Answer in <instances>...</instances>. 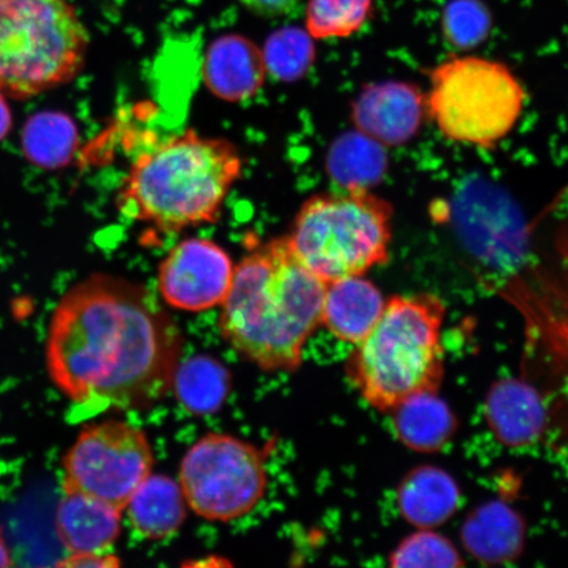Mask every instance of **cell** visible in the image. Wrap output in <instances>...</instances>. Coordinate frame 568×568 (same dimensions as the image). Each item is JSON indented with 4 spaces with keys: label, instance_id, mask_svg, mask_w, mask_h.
<instances>
[{
    "label": "cell",
    "instance_id": "24",
    "mask_svg": "<svg viewBox=\"0 0 568 568\" xmlns=\"http://www.w3.org/2000/svg\"><path fill=\"white\" fill-rule=\"evenodd\" d=\"M314 38L301 28H282L266 41L264 59L267 73L282 82H294L307 73L315 61Z\"/></svg>",
    "mask_w": 568,
    "mask_h": 568
},
{
    "label": "cell",
    "instance_id": "29",
    "mask_svg": "<svg viewBox=\"0 0 568 568\" xmlns=\"http://www.w3.org/2000/svg\"><path fill=\"white\" fill-rule=\"evenodd\" d=\"M12 565L11 550L6 542L2 529H0V567H10Z\"/></svg>",
    "mask_w": 568,
    "mask_h": 568
},
{
    "label": "cell",
    "instance_id": "19",
    "mask_svg": "<svg viewBox=\"0 0 568 568\" xmlns=\"http://www.w3.org/2000/svg\"><path fill=\"white\" fill-rule=\"evenodd\" d=\"M173 388L191 414H215L229 399L231 375L219 361L196 355L178 366Z\"/></svg>",
    "mask_w": 568,
    "mask_h": 568
},
{
    "label": "cell",
    "instance_id": "6",
    "mask_svg": "<svg viewBox=\"0 0 568 568\" xmlns=\"http://www.w3.org/2000/svg\"><path fill=\"white\" fill-rule=\"evenodd\" d=\"M89 45L68 0H0V92L24 101L73 81Z\"/></svg>",
    "mask_w": 568,
    "mask_h": 568
},
{
    "label": "cell",
    "instance_id": "16",
    "mask_svg": "<svg viewBox=\"0 0 568 568\" xmlns=\"http://www.w3.org/2000/svg\"><path fill=\"white\" fill-rule=\"evenodd\" d=\"M459 491L446 473L435 467L418 468L402 483L399 508L404 518L422 529H432L458 507Z\"/></svg>",
    "mask_w": 568,
    "mask_h": 568
},
{
    "label": "cell",
    "instance_id": "26",
    "mask_svg": "<svg viewBox=\"0 0 568 568\" xmlns=\"http://www.w3.org/2000/svg\"><path fill=\"white\" fill-rule=\"evenodd\" d=\"M248 11L266 18L288 16L302 0H240Z\"/></svg>",
    "mask_w": 568,
    "mask_h": 568
},
{
    "label": "cell",
    "instance_id": "23",
    "mask_svg": "<svg viewBox=\"0 0 568 568\" xmlns=\"http://www.w3.org/2000/svg\"><path fill=\"white\" fill-rule=\"evenodd\" d=\"M375 0H308L305 31L315 40L346 39L371 19Z\"/></svg>",
    "mask_w": 568,
    "mask_h": 568
},
{
    "label": "cell",
    "instance_id": "10",
    "mask_svg": "<svg viewBox=\"0 0 568 568\" xmlns=\"http://www.w3.org/2000/svg\"><path fill=\"white\" fill-rule=\"evenodd\" d=\"M233 275V262L222 246L211 240L189 239L162 260L158 287L170 307L202 312L223 304Z\"/></svg>",
    "mask_w": 568,
    "mask_h": 568
},
{
    "label": "cell",
    "instance_id": "3",
    "mask_svg": "<svg viewBox=\"0 0 568 568\" xmlns=\"http://www.w3.org/2000/svg\"><path fill=\"white\" fill-rule=\"evenodd\" d=\"M241 170L231 141L186 131L134 161L118 205L128 219L166 233L215 222Z\"/></svg>",
    "mask_w": 568,
    "mask_h": 568
},
{
    "label": "cell",
    "instance_id": "22",
    "mask_svg": "<svg viewBox=\"0 0 568 568\" xmlns=\"http://www.w3.org/2000/svg\"><path fill=\"white\" fill-rule=\"evenodd\" d=\"M381 144L364 133H351L332 146L328 155L329 174L344 189L367 187L382 174Z\"/></svg>",
    "mask_w": 568,
    "mask_h": 568
},
{
    "label": "cell",
    "instance_id": "14",
    "mask_svg": "<svg viewBox=\"0 0 568 568\" xmlns=\"http://www.w3.org/2000/svg\"><path fill=\"white\" fill-rule=\"evenodd\" d=\"M386 297L365 275L347 276L326 284L323 326L347 344H358L385 308Z\"/></svg>",
    "mask_w": 568,
    "mask_h": 568
},
{
    "label": "cell",
    "instance_id": "18",
    "mask_svg": "<svg viewBox=\"0 0 568 568\" xmlns=\"http://www.w3.org/2000/svg\"><path fill=\"white\" fill-rule=\"evenodd\" d=\"M487 414L495 435L504 444H528L541 429V408L536 395L515 382L503 383L494 390Z\"/></svg>",
    "mask_w": 568,
    "mask_h": 568
},
{
    "label": "cell",
    "instance_id": "27",
    "mask_svg": "<svg viewBox=\"0 0 568 568\" xmlns=\"http://www.w3.org/2000/svg\"><path fill=\"white\" fill-rule=\"evenodd\" d=\"M119 565L118 557L109 552L70 554V557L57 564V566L65 568H110Z\"/></svg>",
    "mask_w": 568,
    "mask_h": 568
},
{
    "label": "cell",
    "instance_id": "13",
    "mask_svg": "<svg viewBox=\"0 0 568 568\" xmlns=\"http://www.w3.org/2000/svg\"><path fill=\"white\" fill-rule=\"evenodd\" d=\"M122 510L80 493H65L55 510V531L70 554L106 552L122 531Z\"/></svg>",
    "mask_w": 568,
    "mask_h": 568
},
{
    "label": "cell",
    "instance_id": "8",
    "mask_svg": "<svg viewBox=\"0 0 568 568\" xmlns=\"http://www.w3.org/2000/svg\"><path fill=\"white\" fill-rule=\"evenodd\" d=\"M178 483L194 514L229 523L251 514L264 499L267 471L257 447L210 433L183 457Z\"/></svg>",
    "mask_w": 568,
    "mask_h": 568
},
{
    "label": "cell",
    "instance_id": "15",
    "mask_svg": "<svg viewBox=\"0 0 568 568\" xmlns=\"http://www.w3.org/2000/svg\"><path fill=\"white\" fill-rule=\"evenodd\" d=\"M187 501L180 483L166 475H149L126 504L134 531L146 539H166L186 520Z\"/></svg>",
    "mask_w": 568,
    "mask_h": 568
},
{
    "label": "cell",
    "instance_id": "4",
    "mask_svg": "<svg viewBox=\"0 0 568 568\" xmlns=\"http://www.w3.org/2000/svg\"><path fill=\"white\" fill-rule=\"evenodd\" d=\"M445 304L433 294L396 295L386 300L378 322L353 345L347 379L362 399L382 414L443 385Z\"/></svg>",
    "mask_w": 568,
    "mask_h": 568
},
{
    "label": "cell",
    "instance_id": "20",
    "mask_svg": "<svg viewBox=\"0 0 568 568\" xmlns=\"http://www.w3.org/2000/svg\"><path fill=\"white\" fill-rule=\"evenodd\" d=\"M78 146L77 126L59 112H41L28 120L21 148L26 158L42 169L68 165Z\"/></svg>",
    "mask_w": 568,
    "mask_h": 568
},
{
    "label": "cell",
    "instance_id": "17",
    "mask_svg": "<svg viewBox=\"0 0 568 568\" xmlns=\"http://www.w3.org/2000/svg\"><path fill=\"white\" fill-rule=\"evenodd\" d=\"M390 415L400 442L423 453L442 449L452 438L456 424L452 410L438 399V394L414 397Z\"/></svg>",
    "mask_w": 568,
    "mask_h": 568
},
{
    "label": "cell",
    "instance_id": "28",
    "mask_svg": "<svg viewBox=\"0 0 568 568\" xmlns=\"http://www.w3.org/2000/svg\"><path fill=\"white\" fill-rule=\"evenodd\" d=\"M12 128V112L9 103H7V97L3 92H0V141H3Z\"/></svg>",
    "mask_w": 568,
    "mask_h": 568
},
{
    "label": "cell",
    "instance_id": "11",
    "mask_svg": "<svg viewBox=\"0 0 568 568\" xmlns=\"http://www.w3.org/2000/svg\"><path fill=\"white\" fill-rule=\"evenodd\" d=\"M425 116V94L406 82L371 84L352 112L358 132L385 146L407 144L420 131Z\"/></svg>",
    "mask_w": 568,
    "mask_h": 568
},
{
    "label": "cell",
    "instance_id": "1",
    "mask_svg": "<svg viewBox=\"0 0 568 568\" xmlns=\"http://www.w3.org/2000/svg\"><path fill=\"white\" fill-rule=\"evenodd\" d=\"M180 326L141 284L94 274L67 291L49 324V376L69 400L97 409H145L180 366Z\"/></svg>",
    "mask_w": 568,
    "mask_h": 568
},
{
    "label": "cell",
    "instance_id": "5",
    "mask_svg": "<svg viewBox=\"0 0 568 568\" xmlns=\"http://www.w3.org/2000/svg\"><path fill=\"white\" fill-rule=\"evenodd\" d=\"M393 225V204L351 187L308 199L287 239L302 264L328 284L387 264Z\"/></svg>",
    "mask_w": 568,
    "mask_h": 568
},
{
    "label": "cell",
    "instance_id": "21",
    "mask_svg": "<svg viewBox=\"0 0 568 568\" xmlns=\"http://www.w3.org/2000/svg\"><path fill=\"white\" fill-rule=\"evenodd\" d=\"M465 539L475 556L499 560L514 556L520 548L521 528L509 509L489 506L468 521Z\"/></svg>",
    "mask_w": 568,
    "mask_h": 568
},
{
    "label": "cell",
    "instance_id": "12",
    "mask_svg": "<svg viewBox=\"0 0 568 568\" xmlns=\"http://www.w3.org/2000/svg\"><path fill=\"white\" fill-rule=\"evenodd\" d=\"M266 74L264 53L244 36H220L205 53L204 82L223 101L236 103L254 97Z\"/></svg>",
    "mask_w": 568,
    "mask_h": 568
},
{
    "label": "cell",
    "instance_id": "2",
    "mask_svg": "<svg viewBox=\"0 0 568 568\" xmlns=\"http://www.w3.org/2000/svg\"><path fill=\"white\" fill-rule=\"evenodd\" d=\"M326 283L312 274L287 237L267 241L234 267L219 329L261 371L294 373L305 344L323 325Z\"/></svg>",
    "mask_w": 568,
    "mask_h": 568
},
{
    "label": "cell",
    "instance_id": "25",
    "mask_svg": "<svg viewBox=\"0 0 568 568\" xmlns=\"http://www.w3.org/2000/svg\"><path fill=\"white\" fill-rule=\"evenodd\" d=\"M393 567H458L459 552L449 539L432 529H420L390 552Z\"/></svg>",
    "mask_w": 568,
    "mask_h": 568
},
{
    "label": "cell",
    "instance_id": "9",
    "mask_svg": "<svg viewBox=\"0 0 568 568\" xmlns=\"http://www.w3.org/2000/svg\"><path fill=\"white\" fill-rule=\"evenodd\" d=\"M153 465L152 445L138 426L116 420L91 425L62 459L63 493L97 497L123 513Z\"/></svg>",
    "mask_w": 568,
    "mask_h": 568
},
{
    "label": "cell",
    "instance_id": "7",
    "mask_svg": "<svg viewBox=\"0 0 568 568\" xmlns=\"http://www.w3.org/2000/svg\"><path fill=\"white\" fill-rule=\"evenodd\" d=\"M426 116L447 140L494 149L515 130L527 92L503 62L452 57L429 74Z\"/></svg>",
    "mask_w": 568,
    "mask_h": 568
}]
</instances>
